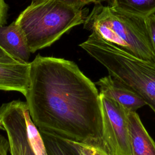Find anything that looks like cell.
<instances>
[{"label": "cell", "instance_id": "6", "mask_svg": "<svg viewBox=\"0 0 155 155\" xmlns=\"http://www.w3.org/2000/svg\"><path fill=\"white\" fill-rule=\"evenodd\" d=\"M25 102L19 100L4 104L0 107L1 125L5 130L11 155H31L29 144L24 110Z\"/></svg>", "mask_w": 155, "mask_h": 155}, {"label": "cell", "instance_id": "12", "mask_svg": "<svg viewBox=\"0 0 155 155\" xmlns=\"http://www.w3.org/2000/svg\"><path fill=\"white\" fill-rule=\"evenodd\" d=\"M39 131L48 155H80L69 140L45 131Z\"/></svg>", "mask_w": 155, "mask_h": 155}, {"label": "cell", "instance_id": "11", "mask_svg": "<svg viewBox=\"0 0 155 155\" xmlns=\"http://www.w3.org/2000/svg\"><path fill=\"white\" fill-rule=\"evenodd\" d=\"M113 8L143 19L155 14V0H108Z\"/></svg>", "mask_w": 155, "mask_h": 155}, {"label": "cell", "instance_id": "20", "mask_svg": "<svg viewBox=\"0 0 155 155\" xmlns=\"http://www.w3.org/2000/svg\"><path fill=\"white\" fill-rule=\"evenodd\" d=\"M94 4H102V2H104V1H108V0H94Z\"/></svg>", "mask_w": 155, "mask_h": 155}, {"label": "cell", "instance_id": "18", "mask_svg": "<svg viewBox=\"0 0 155 155\" xmlns=\"http://www.w3.org/2000/svg\"><path fill=\"white\" fill-rule=\"evenodd\" d=\"M8 5L4 0H0V26L3 25L6 21Z\"/></svg>", "mask_w": 155, "mask_h": 155}, {"label": "cell", "instance_id": "10", "mask_svg": "<svg viewBox=\"0 0 155 155\" xmlns=\"http://www.w3.org/2000/svg\"><path fill=\"white\" fill-rule=\"evenodd\" d=\"M131 155H155V142L136 112L128 113Z\"/></svg>", "mask_w": 155, "mask_h": 155}, {"label": "cell", "instance_id": "5", "mask_svg": "<svg viewBox=\"0 0 155 155\" xmlns=\"http://www.w3.org/2000/svg\"><path fill=\"white\" fill-rule=\"evenodd\" d=\"M99 94L106 151L109 155H131L128 112L112 99Z\"/></svg>", "mask_w": 155, "mask_h": 155}, {"label": "cell", "instance_id": "17", "mask_svg": "<svg viewBox=\"0 0 155 155\" xmlns=\"http://www.w3.org/2000/svg\"><path fill=\"white\" fill-rule=\"evenodd\" d=\"M0 63L16 64L21 62L13 58H12L10 55L7 53L4 50H2L0 47Z\"/></svg>", "mask_w": 155, "mask_h": 155}, {"label": "cell", "instance_id": "13", "mask_svg": "<svg viewBox=\"0 0 155 155\" xmlns=\"http://www.w3.org/2000/svg\"><path fill=\"white\" fill-rule=\"evenodd\" d=\"M27 134L29 144L35 155H48L43 138L37 127L33 122L28 107L24 110Z\"/></svg>", "mask_w": 155, "mask_h": 155}, {"label": "cell", "instance_id": "21", "mask_svg": "<svg viewBox=\"0 0 155 155\" xmlns=\"http://www.w3.org/2000/svg\"><path fill=\"white\" fill-rule=\"evenodd\" d=\"M1 117H0V127H1Z\"/></svg>", "mask_w": 155, "mask_h": 155}, {"label": "cell", "instance_id": "2", "mask_svg": "<svg viewBox=\"0 0 155 155\" xmlns=\"http://www.w3.org/2000/svg\"><path fill=\"white\" fill-rule=\"evenodd\" d=\"M84 28L143 61L155 64V53L146 19L96 4L84 21Z\"/></svg>", "mask_w": 155, "mask_h": 155}, {"label": "cell", "instance_id": "1", "mask_svg": "<svg viewBox=\"0 0 155 155\" xmlns=\"http://www.w3.org/2000/svg\"><path fill=\"white\" fill-rule=\"evenodd\" d=\"M25 97L40 131L106 151L99 93L72 61L38 55Z\"/></svg>", "mask_w": 155, "mask_h": 155}, {"label": "cell", "instance_id": "19", "mask_svg": "<svg viewBox=\"0 0 155 155\" xmlns=\"http://www.w3.org/2000/svg\"><path fill=\"white\" fill-rule=\"evenodd\" d=\"M9 150L10 147L8 139L4 136L0 135V155H7Z\"/></svg>", "mask_w": 155, "mask_h": 155}, {"label": "cell", "instance_id": "15", "mask_svg": "<svg viewBox=\"0 0 155 155\" xmlns=\"http://www.w3.org/2000/svg\"><path fill=\"white\" fill-rule=\"evenodd\" d=\"M146 24L151 45L155 53V14L151 15L146 18Z\"/></svg>", "mask_w": 155, "mask_h": 155}, {"label": "cell", "instance_id": "4", "mask_svg": "<svg viewBox=\"0 0 155 155\" xmlns=\"http://www.w3.org/2000/svg\"><path fill=\"white\" fill-rule=\"evenodd\" d=\"M87 9H80L61 0L31 2L15 22L24 33L31 53L50 46L70 28L84 23Z\"/></svg>", "mask_w": 155, "mask_h": 155}, {"label": "cell", "instance_id": "9", "mask_svg": "<svg viewBox=\"0 0 155 155\" xmlns=\"http://www.w3.org/2000/svg\"><path fill=\"white\" fill-rule=\"evenodd\" d=\"M30 63H0V90L26 95L30 84Z\"/></svg>", "mask_w": 155, "mask_h": 155}, {"label": "cell", "instance_id": "14", "mask_svg": "<svg viewBox=\"0 0 155 155\" xmlns=\"http://www.w3.org/2000/svg\"><path fill=\"white\" fill-rule=\"evenodd\" d=\"M70 142L74 146L80 155H109L105 150L101 148L72 141Z\"/></svg>", "mask_w": 155, "mask_h": 155}, {"label": "cell", "instance_id": "8", "mask_svg": "<svg viewBox=\"0 0 155 155\" xmlns=\"http://www.w3.org/2000/svg\"><path fill=\"white\" fill-rule=\"evenodd\" d=\"M0 47L18 62L28 63L31 52L15 21L7 26H0Z\"/></svg>", "mask_w": 155, "mask_h": 155}, {"label": "cell", "instance_id": "3", "mask_svg": "<svg viewBox=\"0 0 155 155\" xmlns=\"http://www.w3.org/2000/svg\"><path fill=\"white\" fill-rule=\"evenodd\" d=\"M80 47L104 65L109 75L129 87L155 113V64L134 57L94 33Z\"/></svg>", "mask_w": 155, "mask_h": 155}, {"label": "cell", "instance_id": "16", "mask_svg": "<svg viewBox=\"0 0 155 155\" xmlns=\"http://www.w3.org/2000/svg\"><path fill=\"white\" fill-rule=\"evenodd\" d=\"M31 2H38L44 0H31ZM61 1L64 2L65 4H67L70 5H71L74 7L82 9L84 6H85L87 4H90V3H94V0H61Z\"/></svg>", "mask_w": 155, "mask_h": 155}, {"label": "cell", "instance_id": "7", "mask_svg": "<svg viewBox=\"0 0 155 155\" xmlns=\"http://www.w3.org/2000/svg\"><path fill=\"white\" fill-rule=\"evenodd\" d=\"M99 87V93L112 99L127 112H136L145 105V102L127 85L108 75L101 78L95 83Z\"/></svg>", "mask_w": 155, "mask_h": 155}]
</instances>
